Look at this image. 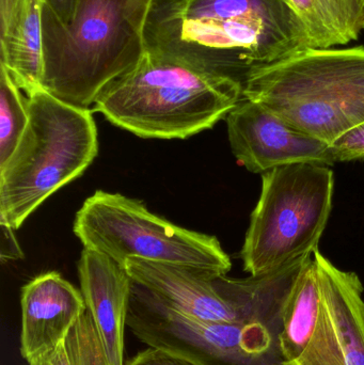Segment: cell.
I'll return each instance as SVG.
<instances>
[{"mask_svg": "<svg viewBox=\"0 0 364 365\" xmlns=\"http://www.w3.org/2000/svg\"><path fill=\"white\" fill-rule=\"evenodd\" d=\"M145 51L244 83L256 68L313 48L288 0H153Z\"/></svg>", "mask_w": 364, "mask_h": 365, "instance_id": "1", "label": "cell"}, {"mask_svg": "<svg viewBox=\"0 0 364 365\" xmlns=\"http://www.w3.org/2000/svg\"><path fill=\"white\" fill-rule=\"evenodd\" d=\"M152 1L77 0L68 24L43 4V89L66 104L91 109L105 88L145 56Z\"/></svg>", "mask_w": 364, "mask_h": 365, "instance_id": "2", "label": "cell"}, {"mask_svg": "<svg viewBox=\"0 0 364 365\" xmlns=\"http://www.w3.org/2000/svg\"><path fill=\"white\" fill-rule=\"evenodd\" d=\"M243 98V83L145 51L109 83L92 111L140 138H189L227 118Z\"/></svg>", "mask_w": 364, "mask_h": 365, "instance_id": "3", "label": "cell"}, {"mask_svg": "<svg viewBox=\"0 0 364 365\" xmlns=\"http://www.w3.org/2000/svg\"><path fill=\"white\" fill-rule=\"evenodd\" d=\"M243 98L331 145L364 122V47L310 48L256 68Z\"/></svg>", "mask_w": 364, "mask_h": 365, "instance_id": "4", "label": "cell"}, {"mask_svg": "<svg viewBox=\"0 0 364 365\" xmlns=\"http://www.w3.org/2000/svg\"><path fill=\"white\" fill-rule=\"evenodd\" d=\"M28 98L27 128L0 167V218L14 230L56 191L81 177L98 153L92 109L66 104L44 89Z\"/></svg>", "mask_w": 364, "mask_h": 365, "instance_id": "5", "label": "cell"}, {"mask_svg": "<svg viewBox=\"0 0 364 365\" xmlns=\"http://www.w3.org/2000/svg\"><path fill=\"white\" fill-rule=\"evenodd\" d=\"M328 166L297 164L262 175L260 199L241 249L244 270L261 276L318 250L333 206Z\"/></svg>", "mask_w": 364, "mask_h": 365, "instance_id": "6", "label": "cell"}, {"mask_svg": "<svg viewBox=\"0 0 364 365\" xmlns=\"http://www.w3.org/2000/svg\"><path fill=\"white\" fill-rule=\"evenodd\" d=\"M73 231L83 248L106 255L121 267L132 259L217 276L232 267L217 237L179 227L121 193L95 191L77 212Z\"/></svg>", "mask_w": 364, "mask_h": 365, "instance_id": "7", "label": "cell"}, {"mask_svg": "<svg viewBox=\"0 0 364 365\" xmlns=\"http://www.w3.org/2000/svg\"><path fill=\"white\" fill-rule=\"evenodd\" d=\"M128 327L140 342L201 365H280L282 322L219 323L175 310L132 281Z\"/></svg>", "mask_w": 364, "mask_h": 365, "instance_id": "8", "label": "cell"}, {"mask_svg": "<svg viewBox=\"0 0 364 365\" xmlns=\"http://www.w3.org/2000/svg\"><path fill=\"white\" fill-rule=\"evenodd\" d=\"M321 292L316 331L303 355L280 365H364L363 285L355 272L313 253Z\"/></svg>", "mask_w": 364, "mask_h": 365, "instance_id": "9", "label": "cell"}, {"mask_svg": "<svg viewBox=\"0 0 364 365\" xmlns=\"http://www.w3.org/2000/svg\"><path fill=\"white\" fill-rule=\"evenodd\" d=\"M226 119L231 151L250 173L264 175L291 165L336 163L329 143L297 130L254 101L241 98Z\"/></svg>", "mask_w": 364, "mask_h": 365, "instance_id": "10", "label": "cell"}, {"mask_svg": "<svg viewBox=\"0 0 364 365\" xmlns=\"http://www.w3.org/2000/svg\"><path fill=\"white\" fill-rule=\"evenodd\" d=\"M21 354L31 361L66 342L87 312L83 293L56 272L32 279L21 289Z\"/></svg>", "mask_w": 364, "mask_h": 365, "instance_id": "11", "label": "cell"}, {"mask_svg": "<svg viewBox=\"0 0 364 365\" xmlns=\"http://www.w3.org/2000/svg\"><path fill=\"white\" fill-rule=\"evenodd\" d=\"M80 291L111 365H124V334L128 326L132 280L117 262L83 248L79 257Z\"/></svg>", "mask_w": 364, "mask_h": 365, "instance_id": "12", "label": "cell"}, {"mask_svg": "<svg viewBox=\"0 0 364 365\" xmlns=\"http://www.w3.org/2000/svg\"><path fill=\"white\" fill-rule=\"evenodd\" d=\"M42 0H0V64L27 96L43 89Z\"/></svg>", "mask_w": 364, "mask_h": 365, "instance_id": "13", "label": "cell"}, {"mask_svg": "<svg viewBox=\"0 0 364 365\" xmlns=\"http://www.w3.org/2000/svg\"><path fill=\"white\" fill-rule=\"evenodd\" d=\"M320 310V282L312 255L306 262L284 306L279 336L284 364H292L303 355L316 331Z\"/></svg>", "mask_w": 364, "mask_h": 365, "instance_id": "14", "label": "cell"}, {"mask_svg": "<svg viewBox=\"0 0 364 365\" xmlns=\"http://www.w3.org/2000/svg\"><path fill=\"white\" fill-rule=\"evenodd\" d=\"M305 24L313 48L357 40L364 29V0H288Z\"/></svg>", "mask_w": 364, "mask_h": 365, "instance_id": "15", "label": "cell"}, {"mask_svg": "<svg viewBox=\"0 0 364 365\" xmlns=\"http://www.w3.org/2000/svg\"><path fill=\"white\" fill-rule=\"evenodd\" d=\"M29 122V98L0 64V167L16 149Z\"/></svg>", "mask_w": 364, "mask_h": 365, "instance_id": "16", "label": "cell"}, {"mask_svg": "<svg viewBox=\"0 0 364 365\" xmlns=\"http://www.w3.org/2000/svg\"><path fill=\"white\" fill-rule=\"evenodd\" d=\"M66 343L74 365H111L88 310L73 328Z\"/></svg>", "mask_w": 364, "mask_h": 365, "instance_id": "17", "label": "cell"}, {"mask_svg": "<svg viewBox=\"0 0 364 365\" xmlns=\"http://www.w3.org/2000/svg\"><path fill=\"white\" fill-rule=\"evenodd\" d=\"M331 148L336 163L364 158V122L333 141Z\"/></svg>", "mask_w": 364, "mask_h": 365, "instance_id": "18", "label": "cell"}, {"mask_svg": "<svg viewBox=\"0 0 364 365\" xmlns=\"http://www.w3.org/2000/svg\"><path fill=\"white\" fill-rule=\"evenodd\" d=\"M125 365H201L184 356L149 347L137 354Z\"/></svg>", "mask_w": 364, "mask_h": 365, "instance_id": "19", "label": "cell"}, {"mask_svg": "<svg viewBox=\"0 0 364 365\" xmlns=\"http://www.w3.org/2000/svg\"><path fill=\"white\" fill-rule=\"evenodd\" d=\"M24 257L25 255L17 242L14 229L4 219L0 218V259L2 263L19 261Z\"/></svg>", "mask_w": 364, "mask_h": 365, "instance_id": "20", "label": "cell"}, {"mask_svg": "<svg viewBox=\"0 0 364 365\" xmlns=\"http://www.w3.org/2000/svg\"><path fill=\"white\" fill-rule=\"evenodd\" d=\"M28 365H74L71 360L66 343L58 346L57 349L34 358Z\"/></svg>", "mask_w": 364, "mask_h": 365, "instance_id": "21", "label": "cell"}, {"mask_svg": "<svg viewBox=\"0 0 364 365\" xmlns=\"http://www.w3.org/2000/svg\"><path fill=\"white\" fill-rule=\"evenodd\" d=\"M42 1L43 4L47 6L62 24H68L72 21L77 0H42Z\"/></svg>", "mask_w": 364, "mask_h": 365, "instance_id": "22", "label": "cell"}]
</instances>
